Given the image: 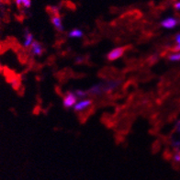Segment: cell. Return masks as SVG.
<instances>
[{
	"label": "cell",
	"instance_id": "9",
	"mask_svg": "<svg viewBox=\"0 0 180 180\" xmlns=\"http://www.w3.org/2000/svg\"><path fill=\"white\" fill-rule=\"evenodd\" d=\"M52 24L53 25V27L57 29L58 32H64V25H63V21L62 18L59 16H53L51 19Z\"/></svg>",
	"mask_w": 180,
	"mask_h": 180
},
{
	"label": "cell",
	"instance_id": "6",
	"mask_svg": "<svg viewBox=\"0 0 180 180\" xmlns=\"http://www.w3.org/2000/svg\"><path fill=\"white\" fill-rule=\"evenodd\" d=\"M33 42H34V35H33L31 32L28 31V28H25L23 46H24L25 48L31 47Z\"/></svg>",
	"mask_w": 180,
	"mask_h": 180
},
{
	"label": "cell",
	"instance_id": "3",
	"mask_svg": "<svg viewBox=\"0 0 180 180\" xmlns=\"http://www.w3.org/2000/svg\"><path fill=\"white\" fill-rule=\"evenodd\" d=\"M125 52V48L124 47H118L113 49L112 51H110L108 55H107V59L108 61H116L117 59L121 58L123 53Z\"/></svg>",
	"mask_w": 180,
	"mask_h": 180
},
{
	"label": "cell",
	"instance_id": "5",
	"mask_svg": "<svg viewBox=\"0 0 180 180\" xmlns=\"http://www.w3.org/2000/svg\"><path fill=\"white\" fill-rule=\"evenodd\" d=\"M87 92H88V95H91V96H94V97L102 96L104 94V91H103L101 83H98V84H96V85H92L87 90Z\"/></svg>",
	"mask_w": 180,
	"mask_h": 180
},
{
	"label": "cell",
	"instance_id": "17",
	"mask_svg": "<svg viewBox=\"0 0 180 180\" xmlns=\"http://www.w3.org/2000/svg\"><path fill=\"white\" fill-rule=\"evenodd\" d=\"M2 70V66H1V65H0V71Z\"/></svg>",
	"mask_w": 180,
	"mask_h": 180
},
{
	"label": "cell",
	"instance_id": "11",
	"mask_svg": "<svg viewBox=\"0 0 180 180\" xmlns=\"http://www.w3.org/2000/svg\"><path fill=\"white\" fill-rule=\"evenodd\" d=\"M15 3L18 8L23 7L27 9L32 7V0H15Z\"/></svg>",
	"mask_w": 180,
	"mask_h": 180
},
{
	"label": "cell",
	"instance_id": "12",
	"mask_svg": "<svg viewBox=\"0 0 180 180\" xmlns=\"http://www.w3.org/2000/svg\"><path fill=\"white\" fill-rule=\"evenodd\" d=\"M75 94L76 95V97L78 98H85L88 96V92L86 91H84V90H81V89H76L75 91H74Z\"/></svg>",
	"mask_w": 180,
	"mask_h": 180
},
{
	"label": "cell",
	"instance_id": "14",
	"mask_svg": "<svg viewBox=\"0 0 180 180\" xmlns=\"http://www.w3.org/2000/svg\"><path fill=\"white\" fill-rule=\"evenodd\" d=\"M175 42H177V45L176 47L175 48V51H180V33H178L176 36H175Z\"/></svg>",
	"mask_w": 180,
	"mask_h": 180
},
{
	"label": "cell",
	"instance_id": "4",
	"mask_svg": "<svg viewBox=\"0 0 180 180\" xmlns=\"http://www.w3.org/2000/svg\"><path fill=\"white\" fill-rule=\"evenodd\" d=\"M92 105V100L86 98V99H82L81 101L77 102L75 106H74V110L75 111H83L85 110L86 108H88L90 106Z\"/></svg>",
	"mask_w": 180,
	"mask_h": 180
},
{
	"label": "cell",
	"instance_id": "2",
	"mask_svg": "<svg viewBox=\"0 0 180 180\" xmlns=\"http://www.w3.org/2000/svg\"><path fill=\"white\" fill-rule=\"evenodd\" d=\"M77 99H78V98L76 97L75 92H68L65 95V97L64 98L63 105L66 108H70L72 107L74 108V106L77 103Z\"/></svg>",
	"mask_w": 180,
	"mask_h": 180
},
{
	"label": "cell",
	"instance_id": "7",
	"mask_svg": "<svg viewBox=\"0 0 180 180\" xmlns=\"http://www.w3.org/2000/svg\"><path fill=\"white\" fill-rule=\"evenodd\" d=\"M31 52L34 56H41L43 53V47L42 43L37 41H34L31 46Z\"/></svg>",
	"mask_w": 180,
	"mask_h": 180
},
{
	"label": "cell",
	"instance_id": "15",
	"mask_svg": "<svg viewBox=\"0 0 180 180\" xmlns=\"http://www.w3.org/2000/svg\"><path fill=\"white\" fill-rule=\"evenodd\" d=\"M84 60H85V57L82 56V55H79V56H76V58L75 59V62L76 64H81L84 62Z\"/></svg>",
	"mask_w": 180,
	"mask_h": 180
},
{
	"label": "cell",
	"instance_id": "16",
	"mask_svg": "<svg viewBox=\"0 0 180 180\" xmlns=\"http://www.w3.org/2000/svg\"><path fill=\"white\" fill-rule=\"evenodd\" d=\"M175 8L176 10H180V2H177V3L175 4Z\"/></svg>",
	"mask_w": 180,
	"mask_h": 180
},
{
	"label": "cell",
	"instance_id": "1",
	"mask_svg": "<svg viewBox=\"0 0 180 180\" xmlns=\"http://www.w3.org/2000/svg\"><path fill=\"white\" fill-rule=\"evenodd\" d=\"M121 84H122V81L119 79H111V80H106L104 82H101V85H102L104 93L117 89L121 85Z\"/></svg>",
	"mask_w": 180,
	"mask_h": 180
},
{
	"label": "cell",
	"instance_id": "8",
	"mask_svg": "<svg viewBox=\"0 0 180 180\" xmlns=\"http://www.w3.org/2000/svg\"><path fill=\"white\" fill-rule=\"evenodd\" d=\"M180 21L174 18H167L161 21V26L165 28H174Z\"/></svg>",
	"mask_w": 180,
	"mask_h": 180
},
{
	"label": "cell",
	"instance_id": "10",
	"mask_svg": "<svg viewBox=\"0 0 180 180\" xmlns=\"http://www.w3.org/2000/svg\"><path fill=\"white\" fill-rule=\"evenodd\" d=\"M84 36V32L79 28H74L68 33V37L72 39H80Z\"/></svg>",
	"mask_w": 180,
	"mask_h": 180
},
{
	"label": "cell",
	"instance_id": "13",
	"mask_svg": "<svg viewBox=\"0 0 180 180\" xmlns=\"http://www.w3.org/2000/svg\"><path fill=\"white\" fill-rule=\"evenodd\" d=\"M168 59L172 62H176V61H180V52H176V53H174L172 55H170L168 57Z\"/></svg>",
	"mask_w": 180,
	"mask_h": 180
}]
</instances>
